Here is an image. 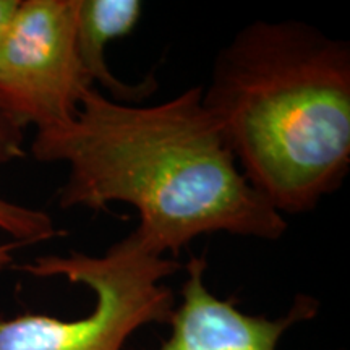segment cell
<instances>
[{"mask_svg":"<svg viewBox=\"0 0 350 350\" xmlns=\"http://www.w3.org/2000/svg\"><path fill=\"white\" fill-rule=\"evenodd\" d=\"M31 152L39 163L67 165L60 206L130 204L139 216L135 230L165 256L201 235L274 242L288 227L240 172L204 106L203 86L151 106L91 88L75 119L36 133Z\"/></svg>","mask_w":350,"mask_h":350,"instance_id":"6da1fadb","label":"cell"},{"mask_svg":"<svg viewBox=\"0 0 350 350\" xmlns=\"http://www.w3.org/2000/svg\"><path fill=\"white\" fill-rule=\"evenodd\" d=\"M203 100L240 172L279 214L313 211L350 169V46L258 20L214 59Z\"/></svg>","mask_w":350,"mask_h":350,"instance_id":"7a4b0ae2","label":"cell"},{"mask_svg":"<svg viewBox=\"0 0 350 350\" xmlns=\"http://www.w3.org/2000/svg\"><path fill=\"white\" fill-rule=\"evenodd\" d=\"M180 266L150 247L137 230L99 256L70 252L34 258L20 269L86 287L94 305L73 319L39 313L0 317V350H125L142 327L169 323L175 295L164 281Z\"/></svg>","mask_w":350,"mask_h":350,"instance_id":"3957f363","label":"cell"},{"mask_svg":"<svg viewBox=\"0 0 350 350\" xmlns=\"http://www.w3.org/2000/svg\"><path fill=\"white\" fill-rule=\"evenodd\" d=\"M80 0H20L0 42V112L23 131L60 129L94 88L77 47Z\"/></svg>","mask_w":350,"mask_h":350,"instance_id":"277c9868","label":"cell"},{"mask_svg":"<svg viewBox=\"0 0 350 350\" xmlns=\"http://www.w3.org/2000/svg\"><path fill=\"white\" fill-rule=\"evenodd\" d=\"M206 269L204 256L188 260L180 301L167 323L170 332L156 350H279L292 327L318 317L319 301L308 294H297L281 317L245 313L235 299H219L209 291Z\"/></svg>","mask_w":350,"mask_h":350,"instance_id":"5b68a950","label":"cell"},{"mask_svg":"<svg viewBox=\"0 0 350 350\" xmlns=\"http://www.w3.org/2000/svg\"><path fill=\"white\" fill-rule=\"evenodd\" d=\"M143 15L139 0H80L77 16V47L83 68L94 88L100 85L109 98L137 104L157 90L154 75L139 83L122 81L107 65L106 47L137 28Z\"/></svg>","mask_w":350,"mask_h":350,"instance_id":"8992f818","label":"cell"},{"mask_svg":"<svg viewBox=\"0 0 350 350\" xmlns=\"http://www.w3.org/2000/svg\"><path fill=\"white\" fill-rule=\"evenodd\" d=\"M23 156V131L12 125L0 112V164L12 163ZM0 232L8 235L16 245L42 243L64 234L57 229L47 213L16 204L2 196H0Z\"/></svg>","mask_w":350,"mask_h":350,"instance_id":"52a82bcc","label":"cell"},{"mask_svg":"<svg viewBox=\"0 0 350 350\" xmlns=\"http://www.w3.org/2000/svg\"><path fill=\"white\" fill-rule=\"evenodd\" d=\"M20 0H0V42H2L3 34H5L8 25L18 8Z\"/></svg>","mask_w":350,"mask_h":350,"instance_id":"ba28073f","label":"cell"},{"mask_svg":"<svg viewBox=\"0 0 350 350\" xmlns=\"http://www.w3.org/2000/svg\"><path fill=\"white\" fill-rule=\"evenodd\" d=\"M13 247L15 243H0V273H3L13 262Z\"/></svg>","mask_w":350,"mask_h":350,"instance_id":"9c48e42d","label":"cell"}]
</instances>
